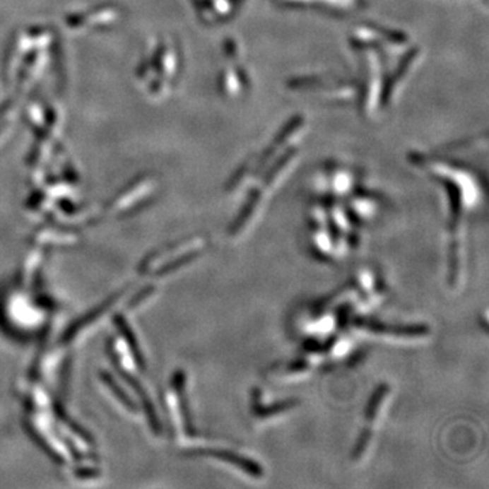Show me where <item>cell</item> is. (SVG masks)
<instances>
[{
  "mask_svg": "<svg viewBox=\"0 0 489 489\" xmlns=\"http://www.w3.org/2000/svg\"><path fill=\"white\" fill-rule=\"evenodd\" d=\"M420 162L425 163L430 175L437 178L444 191L449 194L450 204V252H449V281L455 287L459 279V225L465 204L471 200L466 199V184L473 182L472 175L453 165L450 160L421 158Z\"/></svg>",
  "mask_w": 489,
  "mask_h": 489,
  "instance_id": "6da1fadb",
  "label": "cell"
},
{
  "mask_svg": "<svg viewBox=\"0 0 489 489\" xmlns=\"http://www.w3.org/2000/svg\"><path fill=\"white\" fill-rule=\"evenodd\" d=\"M390 389H389V384H379L375 391L372 393L370 401H368V405H367V412H366V420H365V428L360 434V437L358 439L356 442V446L353 449V454H352V458L355 461H359L363 454L366 453L367 446L371 440V434H372V427H374V421L378 418V412L384 403V399L387 397Z\"/></svg>",
  "mask_w": 489,
  "mask_h": 489,
  "instance_id": "7a4b0ae2",
  "label": "cell"
},
{
  "mask_svg": "<svg viewBox=\"0 0 489 489\" xmlns=\"http://www.w3.org/2000/svg\"><path fill=\"white\" fill-rule=\"evenodd\" d=\"M356 328H360L367 332L375 334H386L396 337H421L430 332L427 325H408V326H397V325H384L375 321L358 318L355 319Z\"/></svg>",
  "mask_w": 489,
  "mask_h": 489,
  "instance_id": "3957f363",
  "label": "cell"
},
{
  "mask_svg": "<svg viewBox=\"0 0 489 489\" xmlns=\"http://www.w3.org/2000/svg\"><path fill=\"white\" fill-rule=\"evenodd\" d=\"M204 454L213 455L215 458H219L228 464H231L234 466H237L238 469H241L242 472L247 473L253 477H261L262 466H260L256 461L245 458L244 455L237 454L228 450H210V452H204Z\"/></svg>",
  "mask_w": 489,
  "mask_h": 489,
  "instance_id": "277c9868",
  "label": "cell"
}]
</instances>
